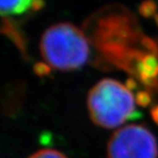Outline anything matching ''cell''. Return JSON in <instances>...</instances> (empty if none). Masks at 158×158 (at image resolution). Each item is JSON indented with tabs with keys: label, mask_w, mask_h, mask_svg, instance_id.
Returning <instances> with one entry per match:
<instances>
[{
	"label": "cell",
	"mask_w": 158,
	"mask_h": 158,
	"mask_svg": "<svg viewBox=\"0 0 158 158\" xmlns=\"http://www.w3.org/2000/svg\"><path fill=\"white\" fill-rule=\"evenodd\" d=\"M40 52L49 66L59 71H73L89 59V46L83 31L62 22L50 27L41 37Z\"/></svg>",
	"instance_id": "6da1fadb"
},
{
	"label": "cell",
	"mask_w": 158,
	"mask_h": 158,
	"mask_svg": "<svg viewBox=\"0 0 158 158\" xmlns=\"http://www.w3.org/2000/svg\"><path fill=\"white\" fill-rule=\"evenodd\" d=\"M87 105L93 122L106 129L122 125L135 111V99L130 88L110 78L91 89Z\"/></svg>",
	"instance_id": "7a4b0ae2"
},
{
	"label": "cell",
	"mask_w": 158,
	"mask_h": 158,
	"mask_svg": "<svg viewBox=\"0 0 158 158\" xmlns=\"http://www.w3.org/2000/svg\"><path fill=\"white\" fill-rule=\"evenodd\" d=\"M108 158H157L154 135L141 125H128L111 135L107 147Z\"/></svg>",
	"instance_id": "3957f363"
},
{
	"label": "cell",
	"mask_w": 158,
	"mask_h": 158,
	"mask_svg": "<svg viewBox=\"0 0 158 158\" xmlns=\"http://www.w3.org/2000/svg\"><path fill=\"white\" fill-rule=\"evenodd\" d=\"M37 0H0L2 16L20 15L28 12Z\"/></svg>",
	"instance_id": "277c9868"
},
{
	"label": "cell",
	"mask_w": 158,
	"mask_h": 158,
	"mask_svg": "<svg viewBox=\"0 0 158 158\" xmlns=\"http://www.w3.org/2000/svg\"><path fill=\"white\" fill-rule=\"evenodd\" d=\"M29 158H67V157L59 151L52 150V149H44L31 154Z\"/></svg>",
	"instance_id": "5b68a950"
}]
</instances>
